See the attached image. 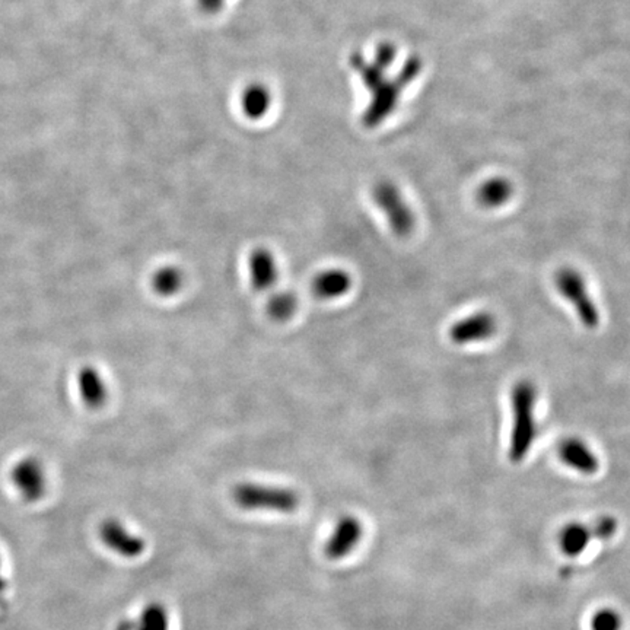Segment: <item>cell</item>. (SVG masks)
<instances>
[{
	"mask_svg": "<svg viewBox=\"0 0 630 630\" xmlns=\"http://www.w3.org/2000/svg\"><path fill=\"white\" fill-rule=\"evenodd\" d=\"M372 200L387 216V222L394 235L406 238L415 229V215L406 200L401 196L399 187L392 181H378L372 188Z\"/></svg>",
	"mask_w": 630,
	"mask_h": 630,
	"instance_id": "cell-5",
	"label": "cell"
},
{
	"mask_svg": "<svg viewBox=\"0 0 630 630\" xmlns=\"http://www.w3.org/2000/svg\"><path fill=\"white\" fill-rule=\"evenodd\" d=\"M117 630H169L168 611L162 604H148L136 618L123 620Z\"/></svg>",
	"mask_w": 630,
	"mask_h": 630,
	"instance_id": "cell-15",
	"label": "cell"
},
{
	"mask_svg": "<svg viewBox=\"0 0 630 630\" xmlns=\"http://www.w3.org/2000/svg\"><path fill=\"white\" fill-rule=\"evenodd\" d=\"M559 457L566 466L583 474H594L599 470V460L583 441L569 438L559 445Z\"/></svg>",
	"mask_w": 630,
	"mask_h": 630,
	"instance_id": "cell-12",
	"label": "cell"
},
{
	"mask_svg": "<svg viewBox=\"0 0 630 630\" xmlns=\"http://www.w3.org/2000/svg\"><path fill=\"white\" fill-rule=\"evenodd\" d=\"M297 309L298 297L292 290H279L267 301V314L274 322H288L294 317Z\"/></svg>",
	"mask_w": 630,
	"mask_h": 630,
	"instance_id": "cell-18",
	"label": "cell"
},
{
	"mask_svg": "<svg viewBox=\"0 0 630 630\" xmlns=\"http://www.w3.org/2000/svg\"><path fill=\"white\" fill-rule=\"evenodd\" d=\"M4 560L6 559L4 553L0 550V611L8 604L9 595H11V578Z\"/></svg>",
	"mask_w": 630,
	"mask_h": 630,
	"instance_id": "cell-21",
	"label": "cell"
},
{
	"mask_svg": "<svg viewBox=\"0 0 630 630\" xmlns=\"http://www.w3.org/2000/svg\"><path fill=\"white\" fill-rule=\"evenodd\" d=\"M396 48L392 44L384 43L376 48L374 60L368 62L364 56H352V66L364 81L365 87L371 94L368 110L365 111L364 123L367 125H380L399 104L400 95L419 73V60L406 63L403 71L394 78H388V67L396 57Z\"/></svg>",
	"mask_w": 630,
	"mask_h": 630,
	"instance_id": "cell-1",
	"label": "cell"
},
{
	"mask_svg": "<svg viewBox=\"0 0 630 630\" xmlns=\"http://www.w3.org/2000/svg\"><path fill=\"white\" fill-rule=\"evenodd\" d=\"M232 499L235 505L250 513H295L301 504V497L290 488L250 482L235 486Z\"/></svg>",
	"mask_w": 630,
	"mask_h": 630,
	"instance_id": "cell-2",
	"label": "cell"
},
{
	"mask_svg": "<svg viewBox=\"0 0 630 630\" xmlns=\"http://www.w3.org/2000/svg\"><path fill=\"white\" fill-rule=\"evenodd\" d=\"M497 324L494 315L488 313L474 314L455 323L450 329L451 341L457 345L482 341L496 333Z\"/></svg>",
	"mask_w": 630,
	"mask_h": 630,
	"instance_id": "cell-9",
	"label": "cell"
},
{
	"mask_svg": "<svg viewBox=\"0 0 630 630\" xmlns=\"http://www.w3.org/2000/svg\"><path fill=\"white\" fill-rule=\"evenodd\" d=\"M555 283L562 297L566 298L575 308L581 323L588 329H595L600 324V311L588 294L583 276L574 269L565 267L557 272Z\"/></svg>",
	"mask_w": 630,
	"mask_h": 630,
	"instance_id": "cell-6",
	"label": "cell"
},
{
	"mask_svg": "<svg viewBox=\"0 0 630 630\" xmlns=\"http://www.w3.org/2000/svg\"><path fill=\"white\" fill-rule=\"evenodd\" d=\"M352 288V276L343 269L332 267L314 276L311 280V294L323 301H332L345 297Z\"/></svg>",
	"mask_w": 630,
	"mask_h": 630,
	"instance_id": "cell-11",
	"label": "cell"
},
{
	"mask_svg": "<svg viewBox=\"0 0 630 630\" xmlns=\"http://www.w3.org/2000/svg\"><path fill=\"white\" fill-rule=\"evenodd\" d=\"M248 274L251 286L257 292L273 288L278 279V264L269 248L257 247L251 251L248 255Z\"/></svg>",
	"mask_w": 630,
	"mask_h": 630,
	"instance_id": "cell-10",
	"label": "cell"
},
{
	"mask_svg": "<svg viewBox=\"0 0 630 630\" xmlns=\"http://www.w3.org/2000/svg\"><path fill=\"white\" fill-rule=\"evenodd\" d=\"M513 194V187L504 178L486 181L478 193V200L485 208H499L508 202Z\"/></svg>",
	"mask_w": 630,
	"mask_h": 630,
	"instance_id": "cell-19",
	"label": "cell"
},
{
	"mask_svg": "<svg viewBox=\"0 0 630 630\" xmlns=\"http://www.w3.org/2000/svg\"><path fill=\"white\" fill-rule=\"evenodd\" d=\"M186 283V274L181 267L176 264H165L158 267L151 278V286L158 297H176Z\"/></svg>",
	"mask_w": 630,
	"mask_h": 630,
	"instance_id": "cell-16",
	"label": "cell"
},
{
	"mask_svg": "<svg viewBox=\"0 0 630 630\" xmlns=\"http://www.w3.org/2000/svg\"><path fill=\"white\" fill-rule=\"evenodd\" d=\"M592 531H594V537L597 539H610L616 531V521L613 518H603L600 520L595 527H592Z\"/></svg>",
	"mask_w": 630,
	"mask_h": 630,
	"instance_id": "cell-22",
	"label": "cell"
},
{
	"mask_svg": "<svg viewBox=\"0 0 630 630\" xmlns=\"http://www.w3.org/2000/svg\"><path fill=\"white\" fill-rule=\"evenodd\" d=\"M227 0H197L200 11H203L208 15H215L225 6Z\"/></svg>",
	"mask_w": 630,
	"mask_h": 630,
	"instance_id": "cell-23",
	"label": "cell"
},
{
	"mask_svg": "<svg viewBox=\"0 0 630 630\" xmlns=\"http://www.w3.org/2000/svg\"><path fill=\"white\" fill-rule=\"evenodd\" d=\"M76 383H78L79 396L88 408L99 409L106 403L108 388L101 374L94 367H83L79 371Z\"/></svg>",
	"mask_w": 630,
	"mask_h": 630,
	"instance_id": "cell-13",
	"label": "cell"
},
{
	"mask_svg": "<svg viewBox=\"0 0 630 630\" xmlns=\"http://www.w3.org/2000/svg\"><path fill=\"white\" fill-rule=\"evenodd\" d=\"M364 536V527L353 515H345L337 521L333 531L324 544V555L330 560H341L358 548Z\"/></svg>",
	"mask_w": 630,
	"mask_h": 630,
	"instance_id": "cell-8",
	"label": "cell"
},
{
	"mask_svg": "<svg viewBox=\"0 0 630 630\" xmlns=\"http://www.w3.org/2000/svg\"><path fill=\"white\" fill-rule=\"evenodd\" d=\"M511 400H513V425L509 458L513 462H520L527 457L536 438V422H534L536 388L530 381H520L513 388Z\"/></svg>",
	"mask_w": 630,
	"mask_h": 630,
	"instance_id": "cell-3",
	"label": "cell"
},
{
	"mask_svg": "<svg viewBox=\"0 0 630 630\" xmlns=\"http://www.w3.org/2000/svg\"><path fill=\"white\" fill-rule=\"evenodd\" d=\"M6 482L16 501L22 505L34 506L47 497L51 478L41 460L24 457L11 464L6 473Z\"/></svg>",
	"mask_w": 630,
	"mask_h": 630,
	"instance_id": "cell-4",
	"label": "cell"
},
{
	"mask_svg": "<svg viewBox=\"0 0 630 630\" xmlns=\"http://www.w3.org/2000/svg\"><path fill=\"white\" fill-rule=\"evenodd\" d=\"M99 534L102 544L118 557L134 559L145 552V540L130 531L122 521L116 518L104 521L99 527Z\"/></svg>",
	"mask_w": 630,
	"mask_h": 630,
	"instance_id": "cell-7",
	"label": "cell"
},
{
	"mask_svg": "<svg viewBox=\"0 0 630 630\" xmlns=\"http://www.w3.org/2000/svg\"><path fill=\"white\" fill-rule=\"evenodd\" d=\"M620 626H622V620L615 611H600L592 617V630H620Z\"/></svg>",
	"mask_w": 630,
	"mask_h": 630,
	"instance_id": "cell-20",
	"label": "cell"
},
{
	"mask_svg": "<svg viewBox=\"0 0 630 630\" xmlns=\"http://www.w3.org/2000/svg\"><path fill=\"white\" fill-rule=\"evenodd\" d=\"M272 92L263 83H251L241 94V110L250 120H260L264 117L272 107Z\"/></svg>",
	"mask_w": 630,
	"mask_h": 630,
	"instance_id": "cell-14",
	"label": "cell"
},
{
	"mask_svg": "<svg viewBox=\"0 0 630 630\" xmlns=\"http://www.w3.org/2000/svg\"><path fill=\"white\" fill-rule=\"evenodd\" d=\"M592 537H594V531L585 525H568L560 532V548L569 557H578L587 548Z\"/></svg>",
	"mask_w": 630,
	"mask_h": 630,
	"instance_id": "cell-17",
	"label": "cell"
}]
</instances>
